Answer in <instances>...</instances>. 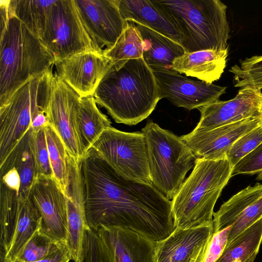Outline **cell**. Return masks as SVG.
<instances>
[{
  "instance_id": "cell-21",
  "label": "cell",
  "mask_w": 262,
  "mask_h": 262,
  "mask_svg": "<svg viewBox=\"0 0 262 262\" xmlns=\"http://www.w3.org/2000/svg\"><path fill=\"white\" fill-rule=\"evenodd\" d=\"M228 51L204 50L185 53L176 58L172 69L187 76L212 83L221 77L226 67Z\"/></svg>"
},
{
  "instance_id": "cell-20",
  "label": "cell",
  "mask_w": 262,
  "mask_h": 262,
  "mask_svg": "<svg viewBox=\"0 0 262 262\" xmlns=\"http://www.w3.org/2000/svg\"><path fill=\"white\" fill-rule=\"evenodd\" d=\"M213 233V223L187 229L176 227L157 242L155 262H189Z\"/></svg>"
},
{
  "instance_id": "cell-2",
  "label": "cell",
  "mask_w": 262,
  "mask_h": 262,
  "mask_svg": "<svg viewBox=\"0 0 262 262\" xmlns=\"http://www.w3.org/2000/svg\"><path fill=\"white\" fill-rule=\"evenodd\" d=\"M93 96L116 122L129 125L147 118L161 99L153 71L143 57L111 63Z\"/></svg>"
},
{
  "instance_id": "cell-6",
  "label": "cell",
  "mask_w": 262,
  "mask_h": 262,
  "mask_svg": "<svg viewBox=\"0 0 262 262\" xmlns=\"http://www.w3.org/2000/svg\"><path fill=\"white\" fill-rule=\"evenodd\" d=\"M152 185L172 199L194 166L196 157L181 138L148 120L142 128Z\"/></svg>"
},
{
  "instance_id": "cell-8",
  "label": "cell",
  "mask_w": 262,
  "mask_h": 262,
  "mask_svg": "<svg viewBox=\"0 0 262 262\" xmlns=\"http://www.w3.org/2000/svg\"><path fill=\"white\" fill-rule=\"evenodd\" d=\"M91 148L121 174L152 184L142 132H124L111 127Z\"/></svg>"
},
{
  "instance_id": "cell-44",
  "label": "cell",
  "mask_w": 262,
  "mask_h": 262,
  "mask_svg": "<svg viewBox=\"0 0 262 262\" xmlns=\"http://www.w3.org/2000/svg\"><path fill=\"white\" fill-rule=\"evenodd\" d=\"M0 262H10L6 260L2 252H0Z\"/></svg>"
},
{
  "instance_id": "cell-23",
  "label": "cell",
  "mask_w": 262,
  "mask_h": 262,
  "mask_svg": "<svg viewBox=\"0 0 262 262\" xmlns=\"http://www.w3.org/2000/svg\"><path fill=\"white\" fill-rule=\"evenodd\" d=\"M144 42L143 58L152 69H172L174 60L186 52L179 43L145 26L136 24Z\"/></svg>"
},
{
  "instance_id": "cell-36",
  "label": "cell",
  "mask_w": 262,
  "mask_h": 262,
  "mask_svg": "<svg viewBox=\"0 0 262 262\" xmlns=\"http://www.w3.org/2000/svg\"><path fill=\"white\" fill-rule=\"evenodd\" d=\"M45 127L32 129V147L38 174L53 177L47 146Z\"/></svg>"
},
{
  "instance_id": "cell-38",
  "label": "cell",
  "mask_w": 262,
  "mask_h": 262,
  "mask_svg": "<svg viewBox=\"0 0 262 262\" xmlns=\"http://www.w3.org/2000/svg\"><path fill=\"white\" fill-rule=\"evenodd\" d=\"M232 226L213 232L209 243L204 262H215L222 254L228 243V238Z\"/></svg>"
},
{
  "instance_id": "cell-31",
  "label": "cell",
  "mask_w": 262,
  "mask_h": 262,
  "mask_svg": "<svg viewBox=\"0 0 262 262\" xmlns=\"http://www.w3.org/2000/svg\"><path fill=\"white\" fill-rule=\"evenodd\" d=\"M144 42L136 26L128 23L115 45L103 51L112 63L143 57Z\"/></svg>"
},
{
  "instance_id": "cell-42",
  "label": "cell",
  "mask_w": 262,
  "mask_h": 262,
  "mask_svg": "<svg viewBox=\"0 0 262 262\" xmlns=\"http://www.w3.org/2000/svg\"><path fill=\"white\" fill-rule=\"evenodd\" d=\"M210 239L211 238L202 246L198 252L193 256L189 262H204L206 250Z\"/></svg>"
},
{
  "instance_id": "cell-25",
  "label": "cell",
  "mask_w": 262,
  "mask_h": 262,
  "mask_svg": "<svg viewBox=\"0 0 262 262\" xmlns=\"http://www.w3.org/2000/svg\"><path fill=\"white\" fill-rule=\"evenodd\" d=\"M19 198V212L11 244L6 253L0 250L5 259L10 262L15 261L29 241L41 227L42 217L31 196Z\"/></svg>"
},
{
  "instance_id": "cell-9",
  "label": "cell",
  "mask_w": 262,
  "mask_h": 262,
  "mask_svg": "<svg viewBox=\"0 0 262 262\" xmlns=\"http://www.w3.org/2000/svg\"><path fill=\"white\" fill-rule=\"evenodd\" d=\"M41 41L56 61L93 50L92 40L82 21L75 0H56L52 6Z\"/></svg>"
},
{
  "instance_id": "cell-29",
  "label": "cell",
  "mask_w": 262,
  "mask_h": 262,
  "mask_svg": "<svg viewBox=\"0 0 262 262\" xmlns=\"http://www.w3.org/2000/svg\"><path fill=\"white\" fill-rule=\"evenodd\" d=\"M20 200L18 193L0 184V249L6 253L11 244L17 221Z\"/></svg>"
},
{
  "instance_id": "cell-34",
  "label": "cell",
  "mask_w": 262,
  "mask_h": 262,
  "mask_svg": "<svg viewBox=\"0 0 262 262\" xmlns=\"http://www.w3.org/2000/svg\"><path fill=\"white\" fill-rule=\"evenodd\" d=\"M81 262H113L103 240L89 227L84 231Z\"/></svg>"
},
{
  "instance_id": "cell-43",
  "label": "cell",
  "mask_w": 262,
  "mask_h": 262,
  "mask_svg": "<svg viewBox=\"0 0 262 262\" xmlns=\"http://www.w3.org/2000/svg\"><path fill=\"white\" fill-rule=\"evenodd\" d=\"M260 116L259 125L262 126V94L261 95V106H260Z\"/></svg>"
},
{
  "instance_id": "cell-18",
  "label": "cell",
  "mask_w": 262,
  "mask_h": 262,
  "mask_svg": "<svg viewBox=\"0 0 262 262\" xmlns=\"http://www.w3.org/2000/svg\"><path fill=\"white\" fill-rule=\"evenodd\" d=\"M69 184L68 191V231L66 244L72 260L81 262L84 231L89 227L85 215L84 192L81 163L68 159Z\"/></svg>"
},
{
  "instance_id": "cell-35",
  "label": "cell",
  "mask_w": 262,
  "mask_h": 262,
  "mask_svg": "<svg viewBox=\"0 0 262 262\" xmlns=\"http://www.w3.org/2000/svg\"><path fill=\"white\" fill-rule=\"evenodd\" d=\"M261 143L262 126L259 125L239 138L228 150L226 158L233 167Z\"/></svg>"
},
{
  "instance_id": "cell-40",
  "label": "cell",
  "mask_w": 262,
  "mask_h": 262,
  "mask_svg": "<svg viewBox=\"0 0 262 262\" xmlns=\"http://www.w3.org/2000/svg\"><path fill=\"white\" fill-rule=\"evenodd\" d=\"M1 177V182L9 188L16 191L18 193H19L21 187V180L20 176L15 167L9 169Z\"/></svg>"
},
{
  "instance_id": "cell-16",
  "label": "cell",
  "mask_w": 262,
  "mask_h": 262,
  "mask_svg": "<svg viewBox=\"0 0 262 262\" xmlns=\"http://www.w3.org/2000/svg\"><path fill=\"white\" fill-rule=\"evenodd\" d=\"M260 117L246 119L209 130L193 129L180 137L196 158H226L232 145L241 137L259 125Z\"/></svg>"
},
{
  "instance_id": "cell-11",
  "label": "cell",
  "mask_w": 262,
  "mask_h": 262,
  "mask_svg": "<svg viewBox=\"0 0 262 262\" xmlns=\"http://www.w3.org/2000/svg\"><path fill=\"white\" fill-rule=\"evenodd\" d=\"M95 49L103 51L116 43L128 21L119 10V0H75Z\"/></svg>"
},
{
  "instance_id": "cell-27",
  "label": "cell",
  "mask_w": 262,
  "mask_h": 262,
  "mask_svg": "<svg viewBox=\"0 0 262 262\" xmlns=\"http://www.w3.org/2000/svg\"><path fill=\"white\" fill-rule=\"evenodd\" d=\"M56 0H9V12L40 40L49 15Z\"/></svg>"
},
{
  "instance_id": "cell-3",
  "label": "cell",
  "mask_w": 262,
  "mask_h": 262,
  "mask_svg": "<svg viewBox=\"0 0 262 262\" xmlns=\"http://www.w3.org/2000/svg\"><path fill=\"white\" fill-rule=\"evenodd\" d=\"M183 39L186 53L228 51L227 6L220 0H154Z\"/></svg>"
},
{
  "instance_id": "cell-4",
  "label": "cell",
  "mask_w": 262,
  "mask_h": 262,
  "mask_svg": "<svg viewBox=\"0 0 262 262\" xmlns=\"http://www.w3.org/2000/svg\"><path fill=\"white\" fill-rule=\"evenodd\" d=\"M9 16L1 29L0 105L28 81L52 70L55 61L19 19L10 12Z\"/></svg>"
},
{
  "instance_id": "cell-32",
  "label": "cell",
  "mask_w": 262,
  "mask_h": 262,
  "mask_svg": "<svg viewBox=\"0 0 262 262\" xmlns=\"http://www.w3.org/2000/svg\"><path fill=\"white\" fill-rule=\"evenodd\" d=\"M233 74L235 87L262 89V55L253 56L240 60L229 70Z\"/></svg>"
},
{
  "instance_id": "cell-19",
  "label": "cell",
  "mask_w": 262,
  "mask_h": 262,
  "mask_svg": "<svg viewBox=\"0 0 262 262\" xmlns=\"http://www.w3.org/2000/svg\"><path fill=\"white\" fill-rule=\"evenodd\" d=\"M113 262H155L157 242L130 229L101 227L95 231Z\"/></svg>"
},
{
  "instance_id": "cell-17",
  "label": "cell",
  "mask_w": 262,
  "mask_h": 262,
  "mask_svg": "<svg viewBox=\"0 0 262 262\" xmlns=\"http://www.w3.org/2000/svg\"><path fill=\"white\" fill-rule=\"evenodd\" d=\"M261 91L240 89L227 101L219 99L199 108L201 118L195 130H209L260 116Z\"/></svg>"
},
{
  "instance_id": "cell-13",
  "label": "cell",
  "mask_w": 262,
  "mask_h": 262,
  "mask_svg": "<svg viewBox=\"0 0 262 262\" xmlns=\"http://www.w3.org/2000/svg\"><path fill=\"white\" fill-rule=\"evenodd\" d=\"M31 199L42 217L40 231L56 243H65L68 231L67 199L53 177L38 174Z\"/></svg>"
},
{
  "instance_id": "cell-37",
  "label": "cell",
  "mask_w": 262,
  "mask_h": 262,
  "mask_svg": "<svg viewBox=\"0 0 262 262\" xmlns=\"http://www.w3.org/2000/svg\"><path fill=\"white\" fill-rule=\"evenodd\" d=\"M262 171V143L245 156L233 167L234 174H253Z\"/></svg>"
},
{
  "instance_id": "cell-12",
  "label": "cell",
  "mask_w": 262,
  "mask_h": 262,
  "mask_svg": "<svg viewBox=\"0 0 262 262\" xmlns=\"http://www.w3.org/2000/svg\"><path fill=\"white\" fill-rule=\"evenodd\" d=\"M161 99L188 110L199 109L219 99L226 87L186 78L172 69L152 70Z\"/></svg>"
},
{
  "instance_id": "cell-28",
  "label": "cell",
  "mask_w": 262,
  "mask_h": 262,
  "mask_svg": "<svg viewBox=\"0 0 262 262\" xmlns=\"http://www.w3.org/2000/svg\"><path fill=\"white\" fill-rule=\"evenodd\" d=\"M262 243V218L226 246L215 262H254Z\"/></svg>"
},
{
  "instance_id": "cell-45",
  "label": "cell",
  "mask_w": 262,
  "mask_h": 262,
  "mask_svg": "<svg viewBox=\"0 0 262 262\" xmlns=\"http://www.w3.org/2000/svg\"><path fill=\"white\" fill-rule=\"evenodd\" d=\"M256 178L258 180H262V171L259 172Z\"/></svg>"
},
{
  "instance_id": "cell-5",
  "label": "cell",
  "mask_w": 262,
  "mask_h": 262,
  "mask_svg": "<svg viewBox=\"0 0 262 262\" xmlns=\"http://www.w3.org/2000/svg\"><path fill=\"white\" fill-rule=\"evenodd\" d=\"M232 169L227 158H196L192 171L171 201L176 227L187 229L213 223L214 205L232 177Z\"/></svg>"
},
{
  "instance_id": "cell-41",
  "label": "cell",
  "mask_w": 262,
  "mask_h": 262,
  "mask_svg": "<svg viewBox=\"0 0 262 262\" xmlns=\"http://www.w3.org/2000/svg\"><path fill=\"white\" fill-rule=\"evenodd\" d=\"M50 123L46 115L45 111L38 113L34 118L31 127L34 129L45 127L49 125Z\"/></svg>"
},
{
  "instance_id": "cell-39",
  "label": "cell",
  "mask_w": 262,
  "mask_h": 262,
  "mask_svg": "<svg viewBox=\"0 0 262 262\" xmlns=\"http://www.w3.org/2000/svg\"><path fill=\"white\" fill-rule=\"evenodd\" d=\"M71 260V255L66 243H59L47 257L34 262H70Z\"/></svg>"
},
{
  "instance_id": "cell-7",
  "label": "cell",
  "mask_w": 262,
  "mask_h": 262,
  "mask_svg": "<svg viewBox=\"0 0 262 262\" xmlns=\"http://www.w3.org/2000/svg\"><path fill=\"white\" fill-rule=\"evenodd\" d=\"M53 74L52 70L31 79L0 105V166L29 129L35 116L45 111Z\"/></svg>"
},
{
  "instance_id": "cell-15",
  "label": "cell",
  "mask_w": 262,
  "mask_h": 262,
  "mask_svg": "<svg viewBox=\"0 0 262 262\" xmlns=\"http://www.w3.org/2000/svg\"><path fill=\"white\" fill-rule=\"evenodd\" d=\"M262 218V184L249 186L231 197L214 213L213 232L232 226L228 243Z\"/></svg>"
},
{
  "instance_id": "cell-1",
  "label": "cell",
  "mask_w": 262,
  "mask_h": 262,
  "mask_svg": "<svg viewBox=\"0 0 262 262\" xmlns=\"http://www.w3.org/2000/svg\"><path fill=\"white\" fill-rule=\"evenodd\" d=\"M80 166L91 229L126 228L156 242L174 230L171 202L152 184L121 174L92 148Z\"/></svg>"
},
{
  "instance_id": "cell-22",
  "label": "cell",
  "mask_w": 262,
  "mask_h": 262,
  "mask_svg": "<svg viewBox=\"0 0 262 262\" xmlns=\"http://www.w3.org/2000/svg\"><path fill=\"white\" fill-rule=\"evenodd\" d=\"M119 7L126 21L145 26L182 46V36L152 1L119 0Z\"/></svg>"
},
{
  "instance_id": "cell-14",
  "label": "cell",
  "mask_w": 262,
  "mask_h": 262,
  "mask_svg": "<svg viewBox=\"0 0 262 262\" xmlns=\"http://www.w3.org/2000/svg\"><path fill=\"white\" fill-rule=\"evenodd\" d=\"M111 62L103 52L93 50L55 61V73L80 96L94 94Z\"/></svg>"
},
{
  "instance_id": "cell-24",
  "label": "cell",
  "mask_w": 262,
  "mask_h": 262,
  "mask_svg": "<svg viewBox=\"0 0 262 262\" xmlns=\"http://www.w3.org/2000/svg\"><path fill=\"white\" fill-rule=\"evenodd\" d=\"M32 137V129L30 127L6 162L0 166L1 176L12 167L17 170L21 180L18 196L23 199L30 196L32 186L37 176Z\"/></svg>"
},
{
  "instance_id": "cell-26",
  "label": "cell",
  "mask_w": 262,
  "mask_h": 262,
  "mask_svg": "<svg viewBox=\"0 0 262 262\" xmlns=\"http://www.w3.org/2000/svg\"><path fill=\"white\" fill-rule=\"evenodd\" d=\"M93 96L80 98L77 107V120L85 154L102 134L112 126L107 116L98 108Z\"/></svg>"
},
{
  "instance_id": "cell-33",
  "label": "cell",
  "mask_w": 262,
  "mask_h": 262,
  "mask_svg": "<svg viewBox=\"0 0 262 262\" xmlns=\"http://www.w3.org/2000/svg\"><path fill=\"white\" fill-rule=\"evenodd\" d=\"M59 243L39 231L29 241L15 262H34L47 257Z\"/></svg>"
},
{
  "instance_id": "cell-10",
  "label": "cell",
  "mask_w": 262,
  "mask_h": 262,
  "mask_svg": "<svg viewBox=\"0 0 262 262\" xmlns=\"http://www.w3.org/2000/svg\"><path fill=\"white\" fill-rule=\"evenodd\" d=\"M79 95L55 73L52 78L45 112L50 124L62 139L69 156L81 163L85 152L77 120Z\"/></svg>"
},
{
  "instance_id": "cell-30",
  "label": "cell",
  "mask_w": 262,
  "mask_h": 262,
  "mask_svg": "<svg viewBox=\"0 0 262 262\" xmlns=\"http://www.w3.org/2000/svg\"><path fill=\"white\" fill-rule=\"evenodd\" d=\"M45 129L53 177L67 198L69 184V155L54 128L49 124Z\"/></svg>"
}]
</instances>
